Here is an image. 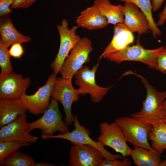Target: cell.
Segmentation results:
<instances>
[{"instance_id":"obj_35","label":"cell","mask_w":166,"mask_h":166,"mask_svg":"<svg viewBox=\"0 0 166 166\" xmlns=\"http://www.w3.org/2000/svg\"><path fill=\"white\" fill-rule=\"evenodd\" d=\"M163 122L166 124V99L165 100L163 104Z\"/></svg>"},{"instance_id":"obj_36","label":"cell","mask_w":166,"mask_h":166,"mask_svg":"<svg viewBox=\"0 0 166 166\" xmlns=\"http://www.w3.org/2000/svg\"><path fill=\"white\" fill-rule=\"evenodd\" d=\"M159 166H166V159L161 161L159 165Z\"/></svg>"},{"instance_id":"obj_17","label":"cell","mask_w":166,"mask_h":166,"mask_svg":"<svg viewBox=\"0 0 166 166\" xmlns=\"http://www.w3.org/2000/svg\"><path fill=\"white\" fill-rule=\"evenodd\" d=\"M79 27L89 30L103 28L109 24L108 20L93 4L81 11L76 20Z\"/></svg>"},{"instance_id":"obj_30","label":"cell","mask_w":166,"mask_h":166,"mask_svg":"<svg viewBox=\"0 0 166 166\" xmlns=\"http://www.w3.org/2000/svg\"><path fill=\"white\" fill-rule=\"evenodd\" d=\"M15 0H0V16L3 17L9 14L12 12L10 8Z\"/></svg>"},{"instance_id":"obj_34","label":"cell","mask_w":166,"mask_h":166,"mask_svg":"<svg viewBox=\"0 0 166 166\" xmlns=\"http://www.w3.org/2000/svg\"><path fill=\"white\" fill-rule=\"evenodd\" d=\"M55 165L45 162H35L34 166H55Z\"/></svg>"},{"instance_id":"obj_18","label":"cell","mask_w":166,"mask_h":166,"mask_svg":"<svg viewBox=\"0 0 166 166\" xmlns=\"http://www.w3.org/2000/svg\"><path fill=\"white\" fill-rule=\"evenodd\" d=\"M1 41L7 48L17 43L28 42L31 37L20 33L15 28L11 19L8 16L1 17L0 20Z\"/></svg>"},{"instance_id":"obj_37","label":"cell","mask_w":166,"mask_h":166,"mask_svg":"<svg viewBox=\"0 0 166 166\" xmlns=\"http://www.w3.org/2000/svg\"><path fill=\"white\" fill-rule=\"evenodd\" d=\"M85 0V1H88V0Z\"/></svg>"},{"instance_id":"obj_21","label":"cell","mask_w":166,"mask_h":166,"mask_svg":"<svg viewBox=\"0 0 166 166\" xmlns=\"http://www.w3.org/2000/svg\"><path fill=\"white\" fill-rule=\"evenodd\" d=\"M100 13L107 18L109 24L113 25L124 22L123 6L114 5L109 0H95L94 2Z\"/></svg>"},{"instance_id":"obj_16","label":"cell","mask_w":166,"mask_h":166,"mask_svg":"<svg viewBox=\"0 0 166 166\" xmlns=\"http://www.w3.org/2000/svg\"><path fill=\"white\" fill-rule=\"evenodd\" d=\"M132 33L124 23L114 25L112 39L100 55L99 61L102 58H106L109 54L119 51L132 43L134 41Z\"/></svg>"},{"instance_id":"obj_28","label":"cell","mask_w":166,"mask_h":166,"mask_svg":"<svg viewBox=\"0 0 166 166\" xmlns=\"http://www.w3.org/2000/svg\"><path fill=\"white\" fill-rule=\"evenodd\" d=\"M158 71L163 74L166 73V47L160 53L157 58Z\"/></svg>"},{"instance_id":"obj_26","label":"cell","mask_w":166,"mask_h":166,"mask_svg":"<svg viewBox=\"0 0 166 166\" xmlns=\"http://www.w3.org/2000/svg\"><path fill=\"white\" fill-rule=\"evenodd\" d=\"M10 56L8 48L0 41V66L1 68L0 77L13 72V69L11 65Z\"/></svg>"},{"instance_id":"obj_25","label":"cell","mask_w":166,"mask_h":166,"mask_svg":"<svg viewBox=\"0 0 166 166\" xmlns=\"http://www.w3.org/2000/svg\"><path fill=\"white\" fill-rule=\"evenodd\" d=\"M30 144V143L26 142L6 141L0 142V163L19 148Z\"/></svg>"},{"instance_id":"obj_6","label":"cell","mask_w":166,"mask_h":166,"mask_svg":"<svg viewBox=\"0 0 166 166\" xmlns=\"http://www.w3.org/2000/svg\"><path fill=\"white\" fill-rule=\"evenodd\" d=\"M100 61L91 69L84 65L74 74L75 82L79 86L78 90L80 95L90 94L91 101L98 103L102 101L109 90L114 85L108 87H102L96 82V73L99 65Z\"/></svg>"},{"instance_id":"obj_4","label":"cell","mask_w":166,"mask_h":166,"mask_svg":"<svg viewBox=\"0 0 166 166\" xmlns=\"http://www.w3.org/2000/svg\"><path fill=\"white\" fill-rule=\"evenodd\" d=\"M58 103V101L51 98L49 106L42 116L38 120L28 123L30 132L34 129H39L42 131V135L50 136L54 135L57 131L61 134L69 132L68 125L62 119Z\"/></svg>"},{"instance_id":"obj_8","label":"cell","mask_w":166,"mask_h":166,"mask_svg":"<svg viewBox=\"0 0 166 166\" xmlns=\"http://www.w3.org/2000/svg\"><path fill=\"white\" fill-rule=\"evenodd\" d=\"M57 79L53 73L48 77L45 84L39 87L33 95L24 94L20 99L30 113L34 115L43 114L49 107L53 86Z\"/></svg>"},{"instance_id":"obj_27","label":"cell","mask_w":166,"mask_h":166,"mask_svg":"<svg viewBox=\"0 0 166 166\" xmlns=\"http://www.w3.org/2000/svg\"><path fill=\"white\" fill-rule=\"evenodd\" d=\"M116 159L113 160L104 159L100 166H130L132 163L129 159L124 158L123 160Z\"/></svg>"},{"instance_id":"obj_29","label":"cell","mask_w":166,"mask_h":166,"mask_svg":"<svg viewBox=\"0 0 166 166\" xmlns=\"http://www.w3.org/2000/svg\"><path fill=\"white\" fill-rule=\"evenodd\" d=\"M21 43V42L17 43L11 45L9 50V53L10 56L16 58L21 59L24 53V48Z\"/></svg>"},{"instance_id":"obj_32","label":"cell","mask_w":166,"mask_h":166,"mask_svg":"<svg viewBox=\"0 0 166 166\" xmlns=\"http://www.w3.org/2000/svg\"><path fill=\"white\" fill-rule=\"evenodd\" d=\"M166 21V3L162 11L160 13L159 20L156 23L157 26H161L163 25Z\"/></svg>"},{"instance_id":"obj_33","label":"cell","mask_w":166,"mask_h":166,"mask_svg":"<svg viewBox=\"0 0 166 166\" xmlns=\"http://www.w3.org/2000/svg\"><path fill=\"white\" fill-rule=\"evenodd\" d=\"M164 0H152L151 2L152 10L155 11L159 9Z\"/></svg>"},{"instance_id":"obj_15","label":"cell","mask_w":166,"mask_h":166,"mask_svg":"<svg viewBox=\"0 0 166 166\" xmlns=\"http://www.w3.org/2000/svg\"><path fill=\"white\" fill-rule=\"evenodd\" d=\"M124 23L132 33L140 36L149 29V25L145 15L138 7L131 2H125L123 6Z\"/></svg>"},{"instance_id":"obj_10","label":"cell","mask_w":166,"mask_h":166,"mask_svg":"<svg viewBox=\"0 0 166 166\" xmlns=\"http://www.w3.org/2000/svg\"><path fill=\"white\" fill-rule=\"evenodd\" d=\"M80 93L75 89L72 80L59 77L56 81L51 94V98L62 104L65 114V120L68 125L73 122L74 116L71 112L73 102L78 101Z\"/></svg>"},{"instance_id":"obj_23","label":"cell","mask_w":166,"mask_h":166,"mask_svg":"<svg viewBox=\"0 0 166 166\" xmlns=\"http://www.w3.org/2000/svg\"><path fill=\"white\" fill-rule=\"evenodd\" d=\"M124 2H131L140 9L146 17L149 25V30L156 38V36L161 35L162 33L157 27L153 19L152 13V6L150 0H119Z\"/></svg>"},{"instance_id":"obj_13","label":"cell","mask_w":166,"mask_h":166,"mask_svg":"<svg viewBox=\"0 0 166 166\" xmlns=\"http://www.w3.org/2000/svg\"><path fill=\"white\" fill-rule=\"evenodd\" d=\"M30 84L29 77L13 72L0 77V99H20Z\"/></svg>"},{"instance_id":"obj_5","label":"cell","mask_w":166,"mask_h":166,"mask_svg":"<svg viewBox=\"0 0 166 166\" xmlns=\"http://www.w3.org/2000/svg\"><path fill=\"white\" fill-rule=\"evenodd\" d=\"M114 122L121 128L127 141L134 146L155 151L148 142V134L152 127V124L127 117L117 118Z\"/></svg>"},{"instance_id":"obj_3","label":"cell","mask_w":166,"mask_h":166,"mask_svg":"<svg viewBox=\"0 0 166 166\" xmlns=\"http://www.w3.org/2000/svg\"><path fill=\"white\" fill-rule=\"evenodd\" d=\"M93 50L91 40L87 37L81 38L65 59L59 73L62 77L72 79L84 64L90 61L89 55Z\"/></svg>"},{"instance_id":"obj_14","label":"cell","mask_w":166,"mask_h":166,"mask_svg":"<svg viewBox=\"0 0 166 166\" xmlns=\"http://www.w3.org/2000/svg\"><path fill=\"white\" fill-rule=\"evenodd\" d=\"M69 154L71 166H100L104 158L99 150L87 144H73Z\"/></svg>"},{"instance_id":"obj_24","label":"cell","mask_w":166,"mask_h":166,"mask_svg":"<svg viewBox=\"0 0 166 166\" xmlns=\"http://www.w3.org/2000/svg\"><path fill=\"white\" fill-rule=\"evenodd\" d=\"M34 159L28 154L17 151L0 163V166H34Z\"/></svg>"},{"instance_id":"obj_7","label":"cell","mask_w":166,"mask_h":166,"mask_svg":"<svg viewBox=\"0 0 166 166\" xmlns=\"http://www.w3.org/2000/svg\"><path fill=\"white\" fill-rule=\"evenodd\" d=\"M73 122L75 128L71 132L64 134L60 133L57 135L48 136L41 135L40 137L44 140L50 138H61L68 140L73 144H80L94 147L101 152L106 160H113L124 158L121 154H112L105 148V146L103 144L92 139L89 136L90 131L85 126L80 124L77 115L74 116Z\"/></svg>"},{"instance_id":"obj_12","label":"cell","mask_w":166,"mask_h":166,"mask_svg":"<svg viewBox=\"0 0 166 166\" xmlns=\"http://www.w3.org/2000/svg\"><path fill=\"white\" fill-rule=\"evenodd\" d=\"M26 113L18 116L14 121L0 128V142L6 141L34 143L38 138L30 134Z\"/></svg>"},{"instance_id":"obj_22","label":"cell","mask_w":166,"mask_h":166,"mask_svg":"<svg viewBox=\"0 0 166 166\" xmlns=\"http://www.w3.org/2000/svg\"><path fill=\"white\" fill-rule=\"evenodd\" d=\"M151 147L160 154L166 149V124L164 122L152 125L148 134Z\"/></svg>"},{"instance_id":"obj_9","label":"cell","mask_w":166,"mask_h":166,"mask_svg":"<svg viewBox=\"0 0 166 166\" xmlns=\"http://www.w3.org/2000/svg\"><path fill=\"white\" fill-rule=\"evenodd\" d=\"M68 24L67 20L64 19L62 20L61 25H57L60 37V46L58 52L50 65L53 73L56 74L59 73L65 59L71 49L81 38L76 33L79 27L75 25L69 29Z\"/></svg>"},{"instance_id":"obj_31","label":"cell","mask_w":166,"mask_h":166,"mask_svg":"<svg viewBox=\"0 0 166 166\" xmlns=\"http://www.w3.org/2000/svg\"><path fill=\"white\" fill-rule=\"evenodd\" d=\"M38 0H15L10 7L11 9L27 8Z\"/></svg>"},{"instance_id":"obj_2","label":"cell","mask_w":166,"mask_h":166,"mask_svg":"<svg viewBox=\"0 0 166 166\" xmlns=\"http://www.w3.org/2000/svg\"><path fill=\"white\" fill-rule=\"evenodd\" d=\"M165 47L162 46L151 49H145L141 44L139 36L136 45L127 46L119 51L109 54L106 58L117 64L127 61H138L146 64L149 69L157 70L158 57Z\"/></svg>"},{"instance_id":"obj_1","label":"cell","mask_w":166,"mask_h":166,"mask_svg":"<svg viewBox=\"0 0 166 166\" xmlns=\"http://www.w3.org/2000/svg\"><path fill=\"white\" fill-rule=\"evenodd\" d=\"M139 77L146 89V97L140 111L131 114L130 117L152 125L163 122V104L166 98V91H159L145 79Z\"/></svg>"},{"instance_id":"obj_11","label":"cell","mask_w":166,"mask_h":166,"mask_svg":"<svg viewBox=\"0 0 166 166\" xmlns=\"http://www.w3.org/2000/svg\"><path fill=\"white\" fill-rule=\"evenodd\" d=\"M100 135L97 141L120 153L124 158L129 156L131 149L121 128L115 122L109 124L105 122L99 125Z\"/></svg>"},{"instance_id":"obj_20","label":"cell","mask_w":166,"mask_h":166,"mask_svg":"<svg viewBox=\"0 0 166 166\" xmlns=\"http://www.w3.org/2000/svg\"><path fill=\"white\" fill-rule=\"evenodd\" d=\"M129 156L138 166H159L161 162L160 154L156 151L138 146H134Z\"/></svg>"},{"instance_id":"obj_19","label":"cell","mask_w":166,"mask_h":166,"mask_svg":"<svg viewBox=\"0 0 166 166\" xmlns=\"http://www.w3.org/2000/svg\"><path fill=\"white\" fill-rule=\"evenodd\" d=\"M27 110L20 99H0V128L14 121L19 115L26 113Z\"/></svg>"}]
</instances>
